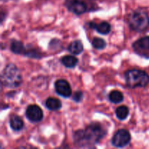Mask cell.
Here are the masks:
<instances>
[{"mask_svg": "<svg viewBox=\"0 0 149 149\" xmlns=\"http://www.w3.org/2000/svg\"><path fill=\"white\" fill-rule=\"evenodd\" d=\"M106 130L99 122H93L85 129L76 131L73 135L74 145L79 148H91L106 135Z\"/></svg>", "mask_w": 149, "mask_h": 149, "instance_id": "1", "label": "cell"}, {"mask_svg": "<svg viewBox=\"0 0 149 149\" xmlns=\"http://www.w3.org/2000/svg\"><path fill=\"white\" fill-rule=\"evenodd\" d=\"M1 81L4 87L17 88L23 83V78L19 68L15 64L8 63L1 72Z\"/></svg>", "mask_w": 149, "mask_h": 149, "instance_id": "2", "label": "cell"}, {"mask_svg": "<svg viewBox=\"0 0 149 149\" xmlns=\"http://www.w3.org/2000/svg\"><path fill=\"white\" fill-rule=\"evenodd\" d=\"M128 25L132 30L142 32L149 26V16L146 10L138 9L132 12L128 17Z\"/></svg>", "mask_w": 149, "mask_h": 149, "instance_id": "3", "label": "cell"}, {"mask_svg": "<svg viewBox=\"0 0 149 149\" xmlns=\"http://www.w3.org/2000/svg\"><path fill=\"white\" fill-rule=\"evenodd\" d=\"M125 77L127 85L130 88L145 87L149 83V75L142 70H129L126 71Z\"/></svg>", "mask_w": 149, "mask_h": 149, "instance_id": "4", "label": "cell"}, {"mask_svg": "<svg viewBox=\"0 0 149 149\" xmlns=\"http://www.w3.org/2000/svg\"><path fill=\"white\" fill-rule=\"evenodd\" d=\"M131 141V135L127 130L121 129L115 132L111 139V144L116 148H124Z\"/></svg>", "mask_w": 149, "mask_h": 149, "instance_id": "5", "label": "cell"}, {"mask_svg": "<svg viewBox=\"0 0 149 149\" xmlns=\"http://www.w3.org/2000/svg\"><path fill=\"white\" fill-rule=\"evenodd\" d=\"M65 4L69 11L77 15L87 13L88 6L84 0H65Z\"/></svg>", "mask_w": 149, "mask_h": 149, "instance_id": "6", "label": "cell"}, {"mask_svg": "<svg viewBox=\"0 0 149 149\" xmlns=\"http://www.w3.org/2000/svg\"><path fill=\"white\" fill-rule=\"evenodd\" d=\"M132 47L136 54L149 58V36H144L135 41L132 45Z\"/></svg>", "mask_w": 149, "mask_h": 149, "instance_id": "7", "label": "cell"}, {"mask_svg": "<svg viewBox=\"0 0 149 149\" xmlns=\"http://www.w3.org/2000/svg\"><path fill=\"white\" fill-rule=\"evenodd\" d=\"M26 116L30 122H39L43 119V111L37 105H30L26 109Z\"/></svg>", "mask_w": 149, "mask_h": 149, "instance_id": "8", "label": "cell"}, {"mask_svg": "<svg viewBox=\"0 0 149 149\" xmlns=\"http://www.w3.org/2000/svg\"><path fill=\"white\" fill-rule=\"evenodd\" d=\"M55 89L57 94L65 98L70 97L72 95L71 85L65 79H58L55 82Z\"/></svg>", "mask_w": 149, "mask_h": 149, "instance_id": "9", "label": "cell"}, {"mask_svg": "<svg viewBox=\"0 0 149 149\" xmlns=\"http://www.w3.org/2000/svg\"><path fill=\"white\" fill-rule=\"evenodd\" d=\"M88 26L90 28L95 29L96 31L103 35L109 34L111 31V26L110 25V23L106 21L100 22V23L90 22V23H88Z\"/></svg>", "mask_w": 149, "mask_h": 149, "instance_id": "10", "label": "cell"}, {"mask_svg": "<svg viewBox=\"0 0 149 149\" xmlns=\"http://www.w3.org/2000/svg\"><path fill=\"white\" fill-rule=\"evenodd\" d=\"M10 50L15 54L17 55H24L26 52V49L25 48L24 45L20 41L13 39L10 44Z\"/></svg>", "mask_w": 149, "mask_h": 149, "instance_id": "11", "label": "cell"}, {"mask_svg": "<svg viewBox=\"0 0 149 149\" xmlns=\"http://www.w3.org/2000/svg\"><path fill=\"white\" fill-rule=\"evenodd\" d=\"M10 126L13 130L18 132L23 128L24 122L20 116L17 115H13L10 119Z\"/></svg>", "mask_w": 149, "mask_h": 149, "instance_id": "12", "label": "cell"}, {"mask_svg": "<svg viewBox=\"0 0 149 149\" xmlns=\"http://www.w3.org/2000/svg\"><path fill=\"white\" fill-rule=\"evenodd\" d=\"M45 106L50 111H58L62 107V103L59 99L49 97L45 101Z\"/></svg>", "mask_w": 149, "mask_h": 149, "instance_id": "13", "label": "cell"}, {"mask_svg": "<svg viewBox=\"0 0 149 149\" xmlns=\"http://www.w3.org/2000/svg\"><path fill=\"white\" fill-rule=\"evenodd\" d=\"M78 58L71 55H65L61 58V63L68 68H74L78 63Z\"/></svg>", "mask_w": 149, "mask_h": 149, "instance_id": "14", "label": "cell"}, {"mask_svg": "<svg viewBox=\"0 0 149 149\" xmlns=\"http://www.w3.org/2000/svg\"><path fill=\"white\" fill-rule=\"evenodd\" d=\"M68 50L74 55H79L84 50V46L80 40H75L71 42L68 47Z\"/></svg>", "mask_w": 149, "mask_h": 149, "instance_id": "15", "label": "cell"}, {"mask_svg": "<svg viewBox=\"0 0 149 149\" xmlns=\"http://www.w3.org/2000/svg\"><path fill=\"white\" fill-rule=\"evenodd\" d=\"M109 99L112 103L117 104V103H120L123 101L124 95L119 90H112L109 93Z\"/></svg>", "mask_w": 149, "mask_h": 149, "instance_id": "16", "label": "cell"}, {"mask_svg": "<svg viewBox=\"0 0 149 149\" xmlns=\"http://www.w3.org/2000/svg\"><path fill=\"white\" fill-rule=\"evenodd\" d=\"M115 113H116V117L119 120H125L129 116L130 109L126 106H121L116 109Z\"/></svg>", "mask_w": 149, "mask_h": 149, "instance_id": "17", "label": "cell"}, {"mask_svg": "<svg viewBox=\"0 0 149 149\" xmlns=\"http://www.w3.org/2000/svg\"><path fill=\"white\" fill-rule=\"evenodd\" d=\"M92 45H93L95 49L101 50V49H103L106 47V42L102 38L95 37L93 39V42H92Z\"/></svg>", "mask_w": 149, "mask_h": 149, "instance_id": "18", "label": "cell"}, {"mask_svg": "<svg viewBox=\"0 0 149 149\" xmlns=\"http://www.w3.org/2000/svg\"><path fill=\"white\" fill-rule=\"evenodd\" d=\"M25 56L29 57L32 58H42V53L38 49H26V52L24 54Z\"/></svg>", "mask_w": 149, "mask_h": 149, "instance_id": "19", "label": "cell"}, {"mask_svg": "<svg viewBox=\"0 0 149 149\" xmlns=\"http://www.w3.org/2000/svg\"><path fill=\"white\" fill-rule=\"evenodd\" d=\"M72 98H73V100H74V101H75L76 103H79V102H81L83 99L82 91H80V90H79V91L76 92V93L73 95Z\"/></svg>", "mask_w": 149, "mask_h": 149, "instance_id": "20", "label": "cell"}]
</instances>
